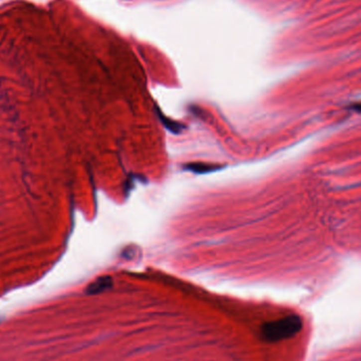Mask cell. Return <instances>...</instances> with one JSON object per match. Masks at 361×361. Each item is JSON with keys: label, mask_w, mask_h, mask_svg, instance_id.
I'll return each instance as SVG.
<instances>
[{"label": "cell", "mask_w": 361, "mask_h": 361, "mask_svg": "<svg viewBox=\"0 0 361 361\" xmlns=\"http://www.w3.org/2000/svg\"><path fill=\"white\" fill-rule=\"evenodd\" d=\"M301 328L297 316H288L277 321L266 322L261 328V337L268 342H276L296 334Z\"/></svg>", "instance_id": "1"}, {"label": "cell", "mask_w": 361, "mask_h": 361, "mask_svg": "<svg viewBox=\"0 0 361 361\" xmlns=\"http://www.w3.org/2000/svg\"><path fill=\"white\" fill-rule=\"evenodd\" d=\"M111 286H112V279L110 277H101L88 286L87 293L90 295L100 294L105 292V290L109 289Z\"/></svg>", "instance_id": "2"}]
</instances>
